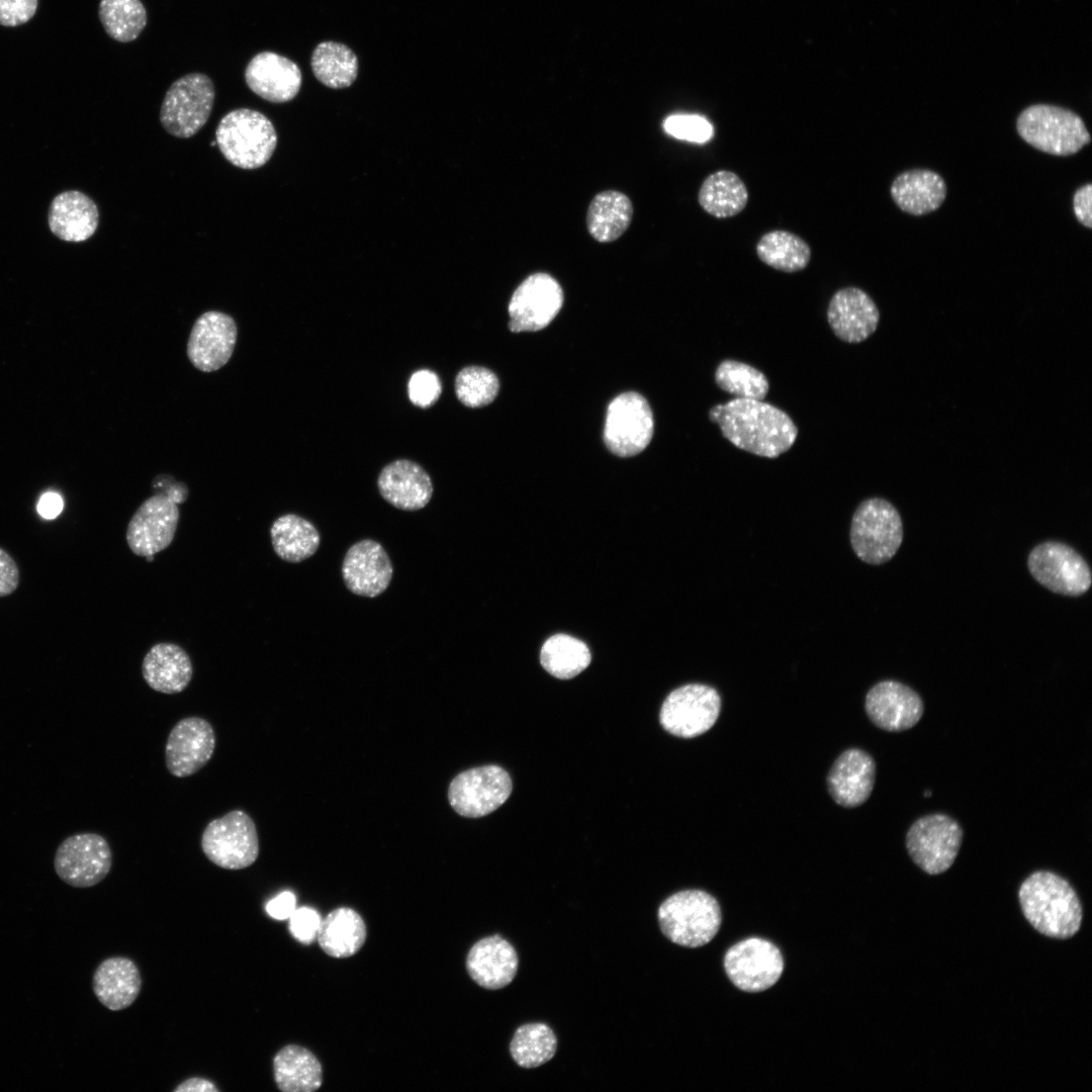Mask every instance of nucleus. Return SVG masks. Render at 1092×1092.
Masks as SVG:
<instances>
[{"instance_id":"f257e3e1","label":"nucleus","mask_w":1092,"mask_h":1092,"mask_svg":"<svg viewBox=\"0 0 1092 1092\" xmlns=\"http://www.w3.org/2000/svg\"><path fill=\"white\" fill-rule=\"evenodd\" d=\"M709 418L735 447L761 457H779L798 436L790 416L762 400L733 398L714 405Z\"/></svg>"},{"instance_id":"f03ea898","label":"nucleus","mask_w":1092,"mask_h":1092,"mask_svg":"<svg viewBox=\"0 0 1092 1092\" xmlns=\"http://www.w3.org/2000/svg\"><path fill=\"white\" fill-rule=\"evenodd\" d=\"M1018 897L1024 917L1039 933L1066 939L1080 929L1082 905L1073 887L1059 875L1031 874L1021 884Z\"/></svg>"},{"instance_id":"7ed1b4c3","label":"nucleus","mask_w":1092,"mask_h":1092,"mask_svg":"<svg viewBox=\"0 0 1092 1092\" xmlns=\"http://www.w3.org/2000/svg\"><path fill=\"white\" fill-rule=\"evenodd\" d=\"M658 924L671 942L698 947L709 943L721 924L717 900L702 890H684L666 898L657 911Z\"/></svg>"},{"instance_id":"20e7f679","label":"nucleus","mask_w":1092,"mask_h":1092,"mask_svg":"<svg viewBox=\"0 0 1092 1092\" xmlns=\"http://www.w3.org/2000/svg\"><path fill=\"white\" fill-rule=\"evenodd\" d=\"M215 142L231 164L252 170L270 160L276 149L277 133L263 113L238 108L220 119L215 130Z\"/></svg>"},{"instance_id":"39448f33","label":"nucleus","mask_w":1092,"mask_h":1092,"mask_svg":"<svg viewBox=\"0 0 1092 1092\" xmlns=\"http://www.w3.org/2000/svg\"><path fill=\"white\" fill-rule=\"evenodd\" d=\"M1020 138L1034 149L1054 156H1071L1091 141L1083 119L1072 110L1034 104L1017 117Z\"/></svg>"},{"instance_id":"423d86ee","label":"nucleus","mask_w":1092,"mask_h":1092,"mask_svg":"<svg viewBox=\"0 0 1092 1092\" xmlns=\"http://www.w3.org/2000/svg\"><path fill=\"white\" fill-rule=\"evenodd\" d=\"M903 523L898 510L888 500L871 497L855 510L850 526V543L866 563L889 561L903 541Z\"/></svg>"},{"instance_id":"0eeeda50","label":"nucleus","mask_w":1092,"mask_h":1092,"mask_svg":"<svg viewBox=\"0 0 1092 1092\" xmlns=\"http://www.w3.org/2000/svg\"><path fill=\"white\" fill-rule=\"evenodd\" d=\"M201 849L215 866L225 870H243L259 856V836L256 824L243 810H232L210 821L201 835Z\"/></svg>"},{"instance_id":"6e6552de","label":"nucleus","mask_w":1092,"mask_h":1092,"mask_svg":"<svg viewBox=\"0 0 1092 1092\" xmlns=\"http://www.w3.org/2000/svg\"><path fill=\"white\" fill-rule=\"evenodd\" d=\"M214 97V85L207 75L197 72L184 75L167 90L160 121L170 134L190 138L206 123Z\"/></svg>"},{"instance_id":"1a4fd4ad","label":"nucleus","mask_w":1092,"mask_h":1092,"mask_svg":"<svg viewBox=\"0 0 1092 1092\" xmlns=\"http://www.w3.org/2000/svg\"><path fill=\"white\" fill-rule=\"evenodd\" d=\"M963 840L960 824L945 814H931L917 819L906 835L912 860L925 873L938 875L956 860Z\"/></svg>"},{"instance_id":"9d476101","label":"nucleus","mask_w":1092,"mask_h":1092,"mask_svg":"<svg viewBox=\"0 0 1092 1092\" xmlns=\"http://www.w3.org/2000/svg\"><path fill=\"white\" fill-rule=\"evenodd\" d=\"M1027 566L1037 582L1056 594L1081 596L1092 583L1086 560L1062 542L1046 541L1036 545L1028 554Z\"/></svg>"},{"instance_id":"9b49d317","label":"nucleus","mask_w":1092,"mask_h":1092,"mask_svg":"<svg viewBox=\"0 0 1092 1092\" xmlns=\"http://www.w3.org/2000/svg\"><path fill=\"white\" fill-rule=\"evenodd\" d=\"M721 709L719 693L703 684H689L673 690L664 700L659 721L668 733L693 738L707 732Z\"/></svg>"},{"instance_id":"f8f14e48","label":"nucleus","mask_w":1092,"mask_h":1092,"mask_svg":"<svg viewBox=\"0 0 1092 1092\" xmlns=\"http://www.w3.org/2000/svg\"><path fill=\"white\" fill-rule=\"evenodd\" d=\"M653 429V415L647 400L639 393L625 392L609 404L604 441L613 454L630 457L647 447Z\"/></svg>"},{"instance_id":"ddd939ff","label":"nucleus","mask_w":1092,"mask_h":1092,"mask_svg":"<svg viewBox=\"0 0 1092 1092\" xmlns=\"http://www.w3.org/2000/svg\"><path fill=\"white\" fill-rule=\"evenodd\" d=\"M112 867V851L107 840L97 833L69 836L57 848L54 868L58 877L75 888L99 884Z\"/></svg>"},{"instance_id":"4468645a","label":"nucleus","mask_w":1092,"mask_h":1092,"mask_svg":"<svg viewBox=\"0 0 1092 1092\" xmlns=\"http://www.w3.org/2000/svg\"><path fill=\"white\" fill-rule=\"evenodd\" d=\"M512 788V780L504 768L493 764L484 765L455 777L449 786L448 799L458 814L477 818L502 806L510 797Z\"/></svg>"},{"instance_id":"2eb2a0df","label":"nucleus","mask_w":1092,"mask_h":1092,"mask_svg":"<svg viewBox=\"0 0 1092 1092\" xmlns=\"http://www.w3.org/2000/svg\"><path fill=\"white\" fill-rule=\"evenodd\" d=\"M724 969L738 989L756 993L778 982L784 971V959L781 950L770 941L750 937L727 950Z\"/></svg>"},{"instance_id":"dca6fc26","label":"nucleus","mask_w":1092,"mask_h":1092,"mask_svg":"<svg viewBox=\"0 0 1092 1092\" xmlns=\"http://www.w3.org/2000/svg\"><path fill=\"white\" fill-rule=\"evenodd\" d=\"M179 522V509L169 493L147 498L132 515L126 529L131 552L141 557L155 555L173 541Z\"/></svg>"},{"instance_id":"f3484780","label":"nucleus","mask_w":1092,"mask_h":1092,"mask_svg":"<svg viewBox=\"0 0 1092 1092\" xmlns=\"http://www.w3.org/2000/svg\"><path fill=\"white\" fill-rule=\"evenodd\" d=\"M563 304V291L551 275L535 273L514 291L510 303L509 328L514 333L535 332L547 327Z\"/></svg>"},{"instance_id":"a211bd4d","label":"nucleus","mask_w":1092,"mask_h":1092,"mask_svg":"<svg viewBox=\"0 0 1092 1092\" xmlns=\"http://www.w3.org/2000/svg\"><path fill=\"white\" fill-rule=\"evenodd\" d=\"M212 725L197 716L178 721L168 735L165 761L168 771L177 778L194 775L205 766L215 749Z\"/></svg>"},{"instance_id":"6ab92c4d","label":"nucleus","mask_w":1092,"mask_h":1092,"mask_svg":"<svg viewBox=\"0 0 1092 1092\" xmlns=\"http://www.w3.org/2000/svg\"><path fill=\"white\" fill-rule=\"evenodd\" d=\"M237 336V324L231 315L217 310L200 314L187 342L189 361L202 372L218 370L231 359Z\"/></svg>"},{"instance_id":"aec40b11","label":"nucleus","mask_w":1092,"mask_h":1092,"mask_svg":"<svg viewBox=\"0 0 1092 1092\" xmlns=\"http://www.w3.org/2000/svg\"><path fill=\"white\" fill-rule=\"evenodd\" d=\"M392 575L393 567L389 556L377 541H358L346 552L342 563V577L351 593L376 598L389 586Z\"/></svg>"},{"instance_id":"412c9836","label":"nucleus","mask_w":1092,"mask_h":1092,"mask_svg":"<svg viewBox=\"0 0 1092 1092\" xmlns=\"http://www.w3.org/2000/svg\"><path fill=\"white\" fill-rule=\"evenodd\" d=\"M864 707L875 725L891 732L912 728L923 714L920 696L908 686L892 679L876 684L867 694Z\"/></svg>"},{"instance_id":"4be33fe9","label":"nucleus","mask_w":1092,"mask_h":1092,"mask_svg":"<svg viewBox=\"0 0 1092 1092\" xmlns=\"http://www.w3.org/2000/svg\"><path fill=\"white\" fill-rule=\"evenodd\" d=\"M827 321L833 333L847 343H860L872 336L880 322L873 298L858 287H844L831 297Z\"/></svg>"},{"instance_id":"5701e85b","label":"nucleus","mask_w":1092,"mask_h":1092,"mask_svg":"<svg viewBox=\"0 0 1092 1092\" xmlns=\"http://www.w3.org/2000/svg\"><path fill=\"white\" fill-rule=\"evenodd\" d=\"M245 80L259 97L283 103L297 95L302 76L299 67L290 59L273 52H261L247 65Z\"/></svg>"},{"instance_id":"b1692460","label":"nucleus","mask_w":1092,"mask_h":1092,"mask_svg":"<svg viewBox=\"0 0 1092 1092\" xmlns=\"http://www.w3.org/2000/svg\"><path fill=\"white\" fill-rule=\"evenodd\" d=\"M380 495L391 506L403 511L425 508L433 495L430 475L418 463L399 459L387 464L377 479Z\"/></svg>"},{"instance_id":"393cba45","label":"nucleus","mask_w":1092,"mask_h":1092,"mask_svg":"<svg viewBox=\"0 0 1092 1092\" xmlns=\"http://www.w3.org/2000/svg\"><path fill=\"white\" fill-rule=\"evenodd\" d=\"M519 959L514 946L498 934L481 938L470 948L466 970L480 987L497 990L515 978Z\"/></svg>"},{"instance_id":"a878e982","label":"nucleus","mask_w":1092,"mask_h":1092,"mask_svg":"<svg viewBox=\"0 0 1092 1092\" xmlns=\"http://www.w3.org/2000/svg\"><path fill=\"white\" fill-rule=\"evenodd\" d=\"M873 757L857 748L842 752L833 763L827 786L833 800L843 807H856L870 797L875 783Z\"/></svg>"},{"instance_id":"bb28decb","label":"nucleus","mask_w":1092,"mask_h":1092,"mask_svg":"<svg viewBox=\"0 0 1092 1092\" xmlns=\"http://www.w3.org/2000/svg\"><path fill=\"white\" fill-rule=\"evenodd\" d=\"M98 218L97 205L88 195L77 190H68L52 200L48 222L57 238L80 243L92 237L97 230Z\"/></svg>"},{"instance_id":"cd10ccee","label":"nucleus","mask_w":1092,"mask_h":1092,"mask_svg":"<svg viewBox=\"0 0 1092 1092\" xmlns=\"http://www.w3.org/2000/svg\"><path fill=\"white\" fill-rule=\"evenodd\" d=\"M142 674L154 691L173 695L183 692L193 676L188 653L179 645L160 642L153 645L142 662Z\"/></svg>"},{"instance_id":"c85d7f7f","label":"nucleus","mask_w":1092,"mask_h":1092,"mask_svg":"<svg viewBox=\"0 0 1092 1092\" xmlns=\"http://www.w3.org/2000/svg\"><path fill=\"white\" fill-rule=\"evenodd\" d=\"M92 988L99 1002L112 1011L129 1007L142 988V977L135 963L125 957H111L96 968Z\"/></svg>"},{"instance_id":"c756f323","label":"nucleus","mask_w":1092,"mask_h":1092,"mask_svg":"<svg viewBox=\"0 0 1092 1092\" xmlns=\"http://www.w3.org/2000/svg\"><path fill=\"white\" fill-rule=\"evenodd\" d=\"M890 194L902 211L918 216L940 207L946 197V184L934 171L912 169L894 179Z\"/></svg>"},{"instance_id":"7c9ffc66","label":"nucleus","mask_w":1092,"mask_h":1092,"mask_svg":"<svg viewBox=\"0 0 1092 1092\" xmlns=\"http://www.w3.org/2000/svg\"><path fill=\"white\" fill-rule=\"evenodd\" d=\"M273 1076L283 1092H311L323 1083V1069L317 1058L306 1048L287 1044L273 1058Z\"/></svg>"},{"instance_id":"2f4dec72","label":"nucleus","mask_w":1092,"mask_h":1092,"mask_svg":"<svg viewBox=\"0 0 1092 1092\" xmlns=\"http://www.w3.org/2000/svg\"><path fill=\"white\" fill-rule=\"evenodd\" d=\"M366 939V925L353 909L340 907L321 921L316 940L330 957L344 959L355 954Z\"/></svg>"},{"instance_id":"473e14b6","label":"nucleus","mask_w":1092,"mask_h":1092,"mask_svg":"<svg viewBox=\"0 0 1092 1092\" xmlns=\"http://www.w3.org/2000/svg\"><path fill=\"white\" fill-rule=\"evenodd\" d=\"M632 216L633 205L626 194L616 190L602 191L588 205L587 231L596 241L610 243L627 231Z\"/></svg>"},{"instance_id":"72a5a7b5","label":"nucleus","mask_w":1092,"mask_h":1092,"mask_svg":"<svg viewBox=\"0 0 1092 1092\" xmlns=\"http://www.w3.org/2000/svg\"><path fill=\"white\" fill-rule=\"evenodd\" d=\"M270 537L276 555L290 563H299L311 557L321 544L315 526L295 514L277 518L270 528Z\"/></svg>"},{"instance_id":"f704fd0d","label":"nucleus","mask_w":1092,"mask_h":1092,"mask_svg":"<svg viewBox=\"0 0 1092 1092\" xmlns=\"http://www.w3.org/2000/svg\"><path fill=\"white\" fill-rule=\"evenodd\" d=\"M698 201L708 214L727 218L745 208L748 190L736 173L718 170L704 179L698 192Z\"/></svg>"},{"instance_id":"c9c22d12","label":"nucleus","mask_w":1092,"mask_h":1092,"mask_svg":"<svg viewBox=\"0 0 1092 1092\" xmlns=\"http://www.w3.org/2000/svg\"><path fill=\"white\" fill-rule=\"evenodd\" d=\"M758 259L767 266L787 273L805 269L811 259V248L798 235L775 230L765 233L756 244Z\"/></svg>"},{"instance_id":"e433bc0d","label":"nucleus","mask_w":1092,"mask_h":1092,"mask_svg":"<svg viewBox=\"0 0 1092 1092\" xmlns=\"http://www.w3.org/2000/svg\"><path fill=\"white\" fill-rule=\"evenodd\" d=\"M310 66L314 77L325 86L342 89L357 78L358 59L351 49L336 41H323L312 52Z\"/></svg>"},{"instance_id":"4c0bfd02","label":"nucleus","mask_w":1092,"mask_h":1092,"mask_svg":"<svg viewBox=\"0 0 1092 1092\" xmlns=\"http://www.w3.org/2000/svg\"><path fill=\"white\" fill-rule=\"evenodd\" d=\"M590 660L592 655L586 644L566 634H556L548 638L540 652L544 669L560 679L576 676L589 665Z\"/></svg>"},{"instance_id":"58836bf2","label":"nucleus","mask_w":1092,"mask_h":1092,"mask_svg":"<svg viewBox=\"0 0 1092 1092\" xmlns=\"http://www.w3.org/2000/svg\"><path fill=\"white\" fill-rule=\"evenodd\" d=\"M557 1050L553 1030L544 1023H527L516 1029L510 1043V1053L522 1068H537L549 1062Z\"/></svg>"},{"instance_id":"ea45409f","label":"nucleus","mask_w":1092,"mask_h":1092,"mask_svg":"<svg viewBox=\"0 0 1092 1092\" xmlns=\"http://www.w3.org/2000/svg\"><path fill=\"white\" fill-rule=\"evenodd\" d=\"M98 15L105 32L120 42L138 38L147 24V11L141 0H101Z\"/></svg>"},{"instance_id":"a19ab883","label":"nucleus","mask_w":1092,"mask_h":1092,"mask_svg":"<svg viewBox=\"0 0 1092 1092\" xmlns=\"http://www.w3.org/2000/svg\"><path fill=\"white\" fill-rule=\"evenodd\" d=\"M715 381L735 398L763 400L769 390L766 376L743 362L727 359L715 371Z\"/></svg>"},{"instance_id":"79ce46f5","label":"nucleus","mask_w":1092,"mask_h":1092,"mask_svg":"<svg viewBox=\"0 0 1092 1092\" xmlns=\"http://www.w3.org/2000/svg\"><path fill=\"white\" fill-rule=\"evenodd\" d=\"M454 385L459 401L472 408L489 404L499 390L496 375L491 370L480 366H467L461 369L456 375Z\"/></svg>"},{"instance_id":"37998d69","label":"nucleus","mask_w":1092,"mask_h":1092,"mask_svg":"<svg viewBox=\"0 0 1092 1092\" xmlns=\"http://www.w3.org/2000/svg\"><path fill=\"white\" fill-rule=\"evenodd\" d=\"M663 128L669 135L693 143H706L713 136L712 124L703 116L696 114H674L663 122Z\"/></svg>"},{"instance_id":"c03bdc74","label":"nucleus","mask_w":1092,"mask_h":1092,"mask_svg":"<svg viewBox=\"0 0 1092 1092\" xmlns=\"http://www.w3.org/2000/svg\"><path fill=\"white\" fill-rule=\"evenodd\" d=\"M407 392L411 401L420 407L426 408L433 405L442 392L440 379L433 371L423 369L416 371L407 383Z\"/></svg>"},{"instance_id":"a18cd8bd","label":"nucleus","mask_w":1092,"mask_h":1092,"mask_svg":"<svg viewBox=\"0 0 1092 1092\" xmlns=\"http://www.w3.org/2000/svg\"><path fill=\"white\" fill-rule=\"evenodd\" d=\"M322 918L312 908L295 909L289 917V930L292 936L303 944L312 943L317 936Z\"/></svg>"},{"instance_id":"49530a36","label":"nucleus","mask_w":1092,"mask_h":1092,"mask_svg":"<svg viewBox=\"0 0 1092 1092\" xmlns=\"http://www.w3.org/2000/svg\"><path fill=\"white\" fill-rule=\"evenodd\" d=\"M38 0H0V24L18 26L29 21L36 12Z\"/></svg>"},{"instance_id":"de8ad7c7","label":"nucleus","mask_w":1092,"mask_h":1092,"mask_svg":"<svg viewBox=\"0 0 1092 1092\" xmlns=\"http://www.w3.org/2000/svg\"><path fill=\"white\" fill-rule=\"evenodd\" d=\"M19 569L14 559L0 548V598L11 595L19 584Z\"/></svg>"},{"instance_id":"09e8293b","label":"nucleus","mask_w":1092,"mask_h":1092,"mask_svg":"<svg viewBox=\"0 0 1092 1092\" xmlns=\"http://www.w3.org/2000/svg\"><path fill=\"white\" fill-rule=\"evenodd\" d=\"M1092 184L1088 183L1076 190L1073 196V210L1078 221L1092 228Z\"/></svg>"},{"instance_id":"8fccbe9b","label":"nucleus","mask_w":1092,"mask_h":1092,"mask_svg":"<svg viewBox=\"0 0 1092 1092\" xmlns=\"http://www.w3.org/2000/svg\"><path fill=\"white\" fill-rule=\"evenodd\" d=\"M296 909V898L290 891H284L266 904L267 913L274 919L284 920Z\"/></svg>"},{"instance_id":"3c124183","label":"nucleus","mask_w":1092,"mask_h":1092,"mask_svg":"<svg viewBox=\"0 0 1092 1092\" xmlns=\"http://www.w3.org/2000/svg\"><path fill=\"white\" fill-rule=\"evenodd\" d=\"M63 506V499L58 493L47 492L37 504V512L44 519H54L62 512Z\"/></svg>"},{"instance_id":"603ef678","label":"nucleus","mask_w":1092,"mask_h":1092,"mask_svg":"<svg viewBox=\"0 0 1092 1092\" xmlns=\"http://www.w3.org/2000/svg\"><path fill=\"white\" fill-rule=\"evenodd\" d=\"M174 1092H219V1088L211 1081L201 1077H191L178 1084Z\"/></svg>"}]
</instances>
